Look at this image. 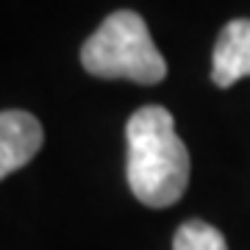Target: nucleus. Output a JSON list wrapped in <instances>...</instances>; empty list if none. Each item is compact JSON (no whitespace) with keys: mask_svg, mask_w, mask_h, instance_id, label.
Segmentation results:
<instances>
[{"mask_svg":"<svg viewBox=\"0 0 250 250\" xmlns=\"http://www.w3.org/2000/svg\"><path fill=\"white\" fill-rule=\"evenodd\" d=\"M128 187L139 203L167 208L178 203L189 184V150L164 106L136 108L128 125Z\"/></svg>","mask_w":250,"mask_h":250,"instance_id":"f257e3e1","label":"nucleus"},{"mask_svg":"<svg viewBox=\"0 0 250 250\" xmlns=\"http://www.w3.org/2000/svg\"><path fill=\"white\" fill-rule=\"evenodd\" d=\"M81 64L95 78L161 83L167 78V62L150 39L147 22L136 11H114L81 47Z\"/></svg>","mask_w":250,"mask_h":250,"instance_id":"f03ea898","label":"nucleus"},{"mask_svg":"<svg viewBox=\"0 0 250 250\" xmlns=\"http://www.w3.org/2000/svg\"><path fill=\"white\" fill-rule=\"evenodd\" d=\"M45 142V131L34 114L9 108L0 111V181L22 170Z\"/></svg>","mask_w":250,"mask_h":250,"instance_id":"7ed1b4c3","label":"nucleus"},{"mask_svg":"<svg viewBox=\"0 0 250 250\" xmlns=\"http://www.w3.org/2000/svg\"><path fill=\"white\" fill-rule=\"evenodd\" d=\"M250 75V20H231L217 36L211 53V81L217 86H233Z\"/></svg>","mask_w":250,"mask_h":250,"instance_id":"20e7f679","label":"nucleus"},{"mask_svg":"<svg viewBox=\"0 0 250 250\" xmlns=\"http://www.w3.org/2000/svg\"><path fill=\"white\" fill-rule=\"evenodd\" d=\"M172 250H228V242L214 225L203 220H187L175 231Z\"/></svg>","mask_w":250,"mask_h":250,"instance_id":"39448f33","label":"nucleus"}]
</instances>
